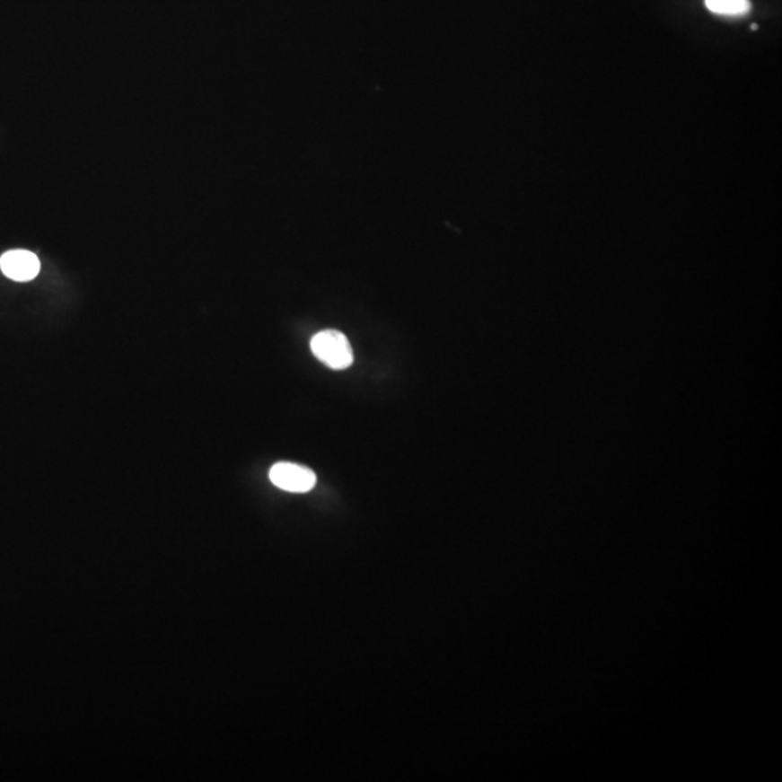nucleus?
Wrapping results in <instances>:
<instances>
[{"instance_id":"1","label":"nucleus","mask_w":782,"mask_h":782,"mask_svg":"<svg viewBox=\"0 0 782 782\" xmlns=\"http://www.w3.org/2000/svg\"><path fill=\"white\" fill-rule=\"evenodd\" d=\"M312 352L319 361L332 370H345L354 363V352L348 338L339 330H322L311 341Z\"/></svg>"},{"instance_id":"2","label":"nucleus","mask_w":782,"mask_h":782,"mask_svg":"<svg viewBox=\"0 0 782 782\" xmlns=\"http://www.w3.org/2000/svg\"><path fill=\"white\" fill-rule=\"evenodd\" d=\"M274 486L290 493H307L316 484L315 472L311 468L293 462H278L270 470Z\"/></svg>"},{"instance_id":"3","label":"nucleus","mask_w":782,"mask_h":782,"mask_svg":"<svg viewBox=\"0 0 782 782\" xmlns=\"http://www.w3.org/2000/svg\"><path fill=\"white\" fill-rule=\"evenodd\" d=\"M0 270L11 280L30 281L41 270V262L34 252L13 250L2 255Z\"/></svg>"},{"instance_id":"4","label":"nucleus","mask_w":782,"mask_h":782,"mask_svg":"<svg viewBox=\"0 0 782 782\" xmlns=\"http://www.w3.org/2000/svg\"><path fill=\"white\" fill-rule=\"evenodd\" d=\"M704 4L708 11L722 16H743L752 8L749 0H704Z\"/></svg>"}]
</instances>
